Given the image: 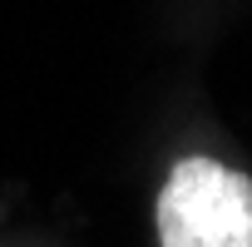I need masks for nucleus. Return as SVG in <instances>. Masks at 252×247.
<instances>
[{"label": "nucleus", "mask_w": 252, "mask_h": 247, "mask_svg": "<svg viewBox=\"0 0 252 247\" xmlns=\"http://www.w3.org/2000/svg\"><path fill=\"white\" fill-rule=\"evenodd\" d=\"M158 247H252V178L188 154L158 188Z\"/></svg>", "instance_id": "nucleus-1"}]
</instances>
